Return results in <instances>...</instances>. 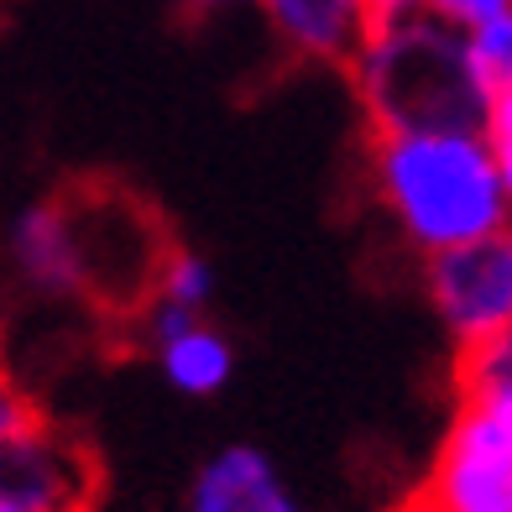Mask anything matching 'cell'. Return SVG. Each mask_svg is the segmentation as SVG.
I'll return each instance as SVG.
<instances>
[{
	"mask_svg": "<svg viewBox=\"0 0 512 512\" xmlns=\"http://www.w3.org/2000/svg\"><path fill=\"white\" fill-rule=\"evenodd\" d=\"M361 95L377 136H476L492 126V89L471 63V42L434 27H398L366 48Z\"/></svg>",
	"mask_w": 512,
	"mask_h": 512,
	"instance_id": "1",
	"label": "cell"
},
{
	"mask_svg": "<svg viewBox=\"0 0 512 512\" xmlns=\"http://www.w3.org/2000/svg\"><path fill=\"white\" fill-rule=\"evenodd\" d=\"M377 178L424 246L450 251L502 230V173L481 136H377Z\"/></svg>",
	"mask_w": 512,
	"mask_h": 512,
	"instance_id": "2",
	"label": "cell"
},
{
	"mask_svg": "<svg viewBox=\"0 0 512 512\" xmlns=\"http://www.w3.org/2000/svg\"><path fill=\"white\" fill-rule=\"evenodd\" d=\"M434 298L465 340L512 324V236L492 230L434 256Z\"/></svg>",
	"mask_w": 512,
	"mask_h": 512,
	"instance_id": "3",
	"label": "cell"
},
{
	"mask_svg": "<svg viewBox=\"0 0 512 512\" xmlns=\"http://www.w3.org/2000/svg\"><path fill=\"white\" fill-rule=\"evenodd\" d=\"M89 471H79L74 455H63L48 429L27 434V439H11L0 445V497L21 502L27 512H53V507H84L79 502V486Z\"/></svg>",
	"mask_w": 512,
	"mask_h": 512,
	"instance_id": "4",
	"label": "cell"
},
{
	"mask_svg": "<svg viewBox=\"0 0 512 512\" xmlns=\"http://www.w3.org/2000/svg\"><path fill=\"white\" fill-rule=\"evenodd\" d=\"M194 512H298L256 450H225L194 486Z\"/></svg>",
	"mask_w": 512,
	"mask_h": 512,
	"instance_id": "5",
	"label": "cell"
},
{
	"mask_svg": "<svg viewBox=\"0 0 512 512\" xmlns=\"http://www.w3.org/2000/svg\"><path fill=\"white\" fill-rule=\"evenodd\" d=\"M424 497L439 512H512V465L445 450Z\"/></svg>",
	"mask_w": 512,
	"mask_h": 512,
	"instance_id": "6",
	"label": "cell"
},
{
	"mask_svg": "<svg viewBox=\"0 0 512 512\" xmlns=\"http://www.w3.org/2000/svg\"><path fill=\"white\" fill-rule=\"evenodd\" d=\"M16 256L37 283L48 288H74L79 283V256H74V230H68L63 204H42L16 225Z\"/></svg>",
	"mask_w": 512,
	"mask_h": 512,
	"instance_id": "7",
	"label": "cell"
},
{
	"mask_svg": "<svg viewBox=\"0 0 512 512\" xmlns=\"http://www.w3.org/2000/svg\"><path fill=\"white\" fill-rule=\"evenodd\" d=\"M267 11L298 48L319 58L345 53L356 32V0H267Z\"/></svg>",
	"mask_w": 512,
	"mask_h": 512,
	"instance_id": "8",
	"label": "cell"
},
{
	"mask_svg": "<svg viewBox=\"0 0 512 512\" xmlns=\"http://www.w3.org/2000/svg\"><path fill=\"white\" fill-rule=\"evenodd\" d=\"M450 450L502 460L512 465V392H492V398H471L450 434Z\"/></svg>",
	"mask_w": 512,
	"mask_h": 512,
	"instance_id": "9",
	"label": "cell"
},
{
	"mask_svg": "<svg viewBox=\"0 0 512 512\" xmlns=\"http://www.w3.org/2000/svg\"><path fill=\"white\" fill-rule=\"evenodd\" d=\"M225 371H230V351H225L220 335H209L194 324L189 335L168 340V377L183 392H215L225 382Z\"/></svg>",
	"mask_w": 512,
	"mask_h": 512,
	"instance_id": "10",
	"label": "cell"
},
{
	"mask_svg": "<svg viewBox=\"0 0 512 512\" xmlns=\"http://www.w3.org/2000/svg\"><path fill=\"white\" fill-rule=\"evenodd\" d=\"M455 377H460L465 403H471V398H492V392H512V324H507V330L481 335V340H465Z\"/></svg>",
	"mask_w": 512,
	"mask_h": 512,
	"instance_id": "11",
	"label": "cell"
},
{
	"mask_svg": "<svg viewBox=\"0 0 512 512\" xmlns=\"http://www.w3.org/2000/svg\"><path fill=\"white\" fill-rule=\"evenodd\" d=\"M471 63H476V74H481V84L492 89V95L512 89V11H497V16L476 21Z\"/></svg>",
	"mask_w": 512,
	"mask_h": 512,
	"instance_id": "12",
	"label": "cell"
},
{
	"mask_svg": "<svg viewBox=\"0 0 512 512\" xmlns=\"http://www.w3.org/2000/svg\"><path fill=\"white\" fill-rule=\"evenodd\" d=\"M162 288H168L173 304H199V298L209 293V272L204 262H194V256H168V267H162Z\"/></svg>",
	"mask_w": 512,
	"mask_h": 512,
	"instance_id": "13",
	"label": "cell"
},
{
	"mask_svg": "<svg viewBox=\"0 0 512 512\" xmlns=\"http://www.w3.org/2000/svg\"><path fill=\"white\" fill-rule=\"evenodd\" d=\"M27 434H42V418L37 408L21 398V392L0 377V445H11V439H27Z\"/></svg>",
	"mask_w": 512,
	"mask_h": 512,
	"instance_id": "14",
	"label": "cell"
},
{
	"mask_svg": "<svg viewBox=\"0 0 512 512\" xmlns=\"http://www.w3.org/2000/svg\"><path fill=\"white\" fill-rule=\"evenodd\" d=\"M492 152H497V173H502V189L512 194V89L492 100Z\"/></svg>",
	"mask_w": 512,
	"mask_h": 512,
	"instance_id": "15",
	"label": "cell"
},
{
	"mask_svg": "<svg viewBox=\"0 0 512 512\" xmlns=\"http://www.w3.org/2000/svg\"><path fill=\"white\" fill-rule=\"evenodd\" d=\"M445 16H455V21H486V16H497V11H507V0H434Z\"/></svg>",
	"mask_w": 512,
	"mask_h": 512,
	"instance_id": "16",
	"label": "cell"
},
{
	"mask_svg": "<svg viewBox=\"0 0 512 512\" xmlns=\"http://www.w3.org/2000/svg\"><path fill=\"white\" fill-rule=\"evenodd\" d=\"M189 330H194V309H189V304H173V298H168V309L157 314V335H162V345L178 340V335H189Z\"/></svg>",
	"mask_w": 512,
	"mask_h": 512,
	"instance_id": "17",
	"label": "cell"
},
{
	"mask_svg": "<svg viewBox=\"0 0 512 512\" xmlns=\"http://www.w3.org/2000/svg\"><path fill=\"white\" fill-rule=\"evenodd\" d=\"M183 11H209V6H220V0H178Z\"/></svg>",
	"mask_w": 512,
	"mask_h": 512,
	"instance_id": "18",
	"label": "cell"
},
{
	"mask_svg": "<svg viewBox=\"0 0 512 512\" xmlns=\"http://www.w3.org/2000/svg\"><path fill=\"white\" fill-rule=\"evenodd\" d=\"M403 512H439V507H434V502H429V497H418V502H408V507H403Z\"/></svg>",
	"mask_w": 512,
	"mask_h": 512,
	"instance_id": "19",
	"label": "cell"
},
{
	"mask_svg": "<svg viewBox=\"0 0 512 512\" xmlns=\"http://www.w3.org/2000/svg\"><path fill=\"white\" fill-rule=\"evenodd\" d=\"M0 512H27L21 502H11V497H0Z\"/></svg>",
	"mask_w": 512,
	"mask_h": 512,
	"instance_id": "20",
	"label": "cell"
}]
</instances>
